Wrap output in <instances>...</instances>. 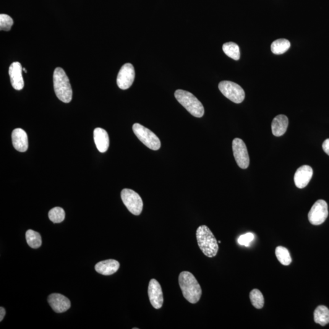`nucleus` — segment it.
<instances>
[{
  "instance_id": "nucleus-1",
  "label": "nucleus",
  "mask_w": 329,
  "mask_h": 329,
  "mask_svg": "<svg viewBox=\"0 0 329 329\" xmlns=\"http://www.w3.org/2000/svg\"><path fill=\"white\" fill-rule=\"evenodd\" d=\"M179 284L183 296L191 304H196L202 295V289L197 279L189 271H183L179 276Z\"/></svg>"
},
{
  "instance_id": "nucleus-2",
  "label": "nucleus",
  "mask_w": 329,
  "mask_h": 329,
  "mask_svg": "<svg viewBox=\"0 0 329 329\" xmlns=\"http://www.w3.org/2000/svg\"><path fill=\"white\" fill-rule=\"evenodd\" d=\"M197 239L203 254L208 257H213L217 254L219 247L217 240L207 226L202 225L197 229Z\"/></svg>"
},
{
  "instance_id": "nucleus-3",
  "label": "nucleus",
  "mask_w": 329,
  "mask_h": 329,
  "mask_svg": "<svg viewBox=\"0 0 329 329\" xmlns=\"http://www.w3.org/2000/svg\"><path fill=\"white\" fill-rule=\"evenodd\" d=\"M53 83L57 97L65 103L72 100L73 91L69 78L62 68L57 67L53 74Z\"/></svg>"
},
{
  "instance_id": "nucleus-4",
  "label": "nucleus",
  "mask_w": 329,
  "mask_h": 329,
  "mask_svg": "<svg viewBox=\"0 0 329 329\" xmlns=\"http://www.w3.org/2000/svg\"><path fill=\"white\" fill-rule=\"evenodd\" d=\"M174 96L177 101L193 116L201 118L205 114V108L202 103L189 91L177 90Z\"/></svg>"
},
{
  "instance_id": "nucleus-5",
  "label": "nucleus",
  "mask_w": 329,
  "mask_h": 329,
  "mask_svg": "<svg viewBox=\"0 0 329 329\" xmlns=\"http://www.w3.org/2000/svg\"><path fill=\"white\" fill-rule=\"evenodd\" d=\"M133 131L143 144L151 150L157 151L161 148V143L157 135L148 128L139 123H135L132 126Z\"/></svg>"
},
{
  "instance_id": "nucleus-6",
  "label": "nucleus",
  "mask_w": 329,
  "mask_h": 329,
  "mask_svg": "<svg viewBox=\"0 0 329 329\" xmlns=\"http://www.w3.org/2000/svg\"><path fill=\"white\" fill-rule=\"evenodd\" d=\"M218 88L224 96L235 103H241L245 100V91L236 83L224 81L219 83Z\"/></svg>"
},
{
  "instance_id": "nucleus-7",
  "label": "nucleus",
  "mask_w": 329,
  "mask_h": 329,
  "mask_svg": "<svg viewBox=\"0 0 329 329\" xmlns=\"http://www.w3.org/2000/svg\"><path fill=\"white\" fill-rule=\"evenodd\" d=\"M121 197L128 210L133 215H139L142 213L143 203L142 198L134 190L124 189L122 190Z\"/></svg>"
},
{
  "instance_id": "nucleus-8",
  "label": "nucleus",
  "mask_w": 329,
  "mask_h": 329,
  "mask_svg": "<svg viewBox=\"0 0 329 329\" xmlns=\"http://www.w3.org/2000/svg\"><path fill=\"white\" fill-rule=\"evenodd\" d=\"M328 215L327 203L325 200H319L311 208L308 218L313 225H320L326 220Z\"/></svg>"
},
{
  "instance_id": "nucleus-9",
  "label": "nucleus",
  "mask_w": 329,
  "mask_h": 329,
  "mask_svg": "<svg viewBox=\"0 0 329 329\" xmlns=\"http://www.w3.org/2000/svg\"><path fill=\"white\" fill-rule=\"evenodd\" d=\"M232 150L236 163L240 168L246 169L249 165V157L245 142L236 138L232 142Z\"/></svg>"
},
{
  "instance_id": "nucleus-10",
  "label": "nucleus",
  "mask_w": 329,
  "mask_h": 329,
  "mask_svg": "<svg viewBox=\"0 0 329 329\" xmlns=\"http://www.w3.org/2000/svg\"><path fill=\"white\" fill-rule=\"evenodd\" d=\"M135 79L134 68L131 64H124L122 67L117 77V83L122 90H126L131 87Z\"/></svg>"
},
{
  "instance_id": "nucleus-11",
  "label": "nucleus",
  "mask_w": 329,
  "mask_h": 329,
  "mask_svg": "<svg viewBox=\"0 0 329 329\" xmlns=\"http://www.w3.org/2000/svg\"><path fill=\"white\" fill-rule=\"evenodd\" d=\"M148 296L152 306L156 309H161L164 304V295L160 284L153 279L149 283Z\"/></svg>"
},
{
  "instance_id": "nucleus-12",
  "label": "nucleus",
  "mask_w": 329,
  "mask_h": 329,
  "mask_svg": "<svg viewBox=\"0 0 329 329\" xmlns=\"http://www.w3.org/2000/svg\"><path fill=\"white\" fill-rule=\"evenodd\" d=\"M23 68L18 62H13L9 69L10 82L14 89L20 90L24 87V81L22 76Z\"/></svg>"
},
{
  "instance_id": "nucleus-13",
  "label": "nucleus",
  "mask_w": 329,
  "mask_h": 329,
  "mask_svg": "<svg viewBox=\"0 0 329 329\" xmlns=\"http://www.w3.org/2000/svg\"><path fill=\"white\" fill-rule=\"evenodd\" d=\"M49 305L56 313L66 312L71 307V302L67 297L58 293L49 295L48 298Z\"/></svg>"
},
{
  "instance_id": "nucleus-14",
  "label": "nucleus",
  "mask_w": 329,
  "mask_h": 329,
  "mask_svg": "<svg viewBox=\"0 0 329 329\" xmlns=\"http://www.w3.org/2000/svg\"><path fill=\"white\" fill-rule=\"evenodd\" d=\"M313 169L309 165H303L297 169L294 180L295 185L299 189H304L307 186L313 176Z\"/></svg>"
},
{
  "instance_id": "nucleus-15",
  "label": "nucleus",
  "mask_w": 329,
  "mask_h": 329,
  "mask_svg": "<svg viewBox=\"0 0 329 329\" xmlns=\"http://www.w3.org/2000/svg\"><path fill=\"white\" fill-rule=\"evenodd\" d=\"M12 144L15 150L20 152H25L28 148L27 132L24 130L17 128L12 133Z\"/></svg>"
},
{
  "instance_id": "nucleus-16",
  "label": "nucleus",
  "mask_w": 329,
  "mask_h": 329,
  "mask_svg": "<svg viewBox=\"0 0 329 329\" xmlns=\"http://www.w3.org/2000/svg\"><path fill=\"white\" fill-rule=\"evenodd\" d=\"M94 141L96 148L101 153H105L109 146V137L106 130L100 127L96 128L93 132Z\"/></svg>"
},
{
  "instance_id": "nucleus-17",
  "label": "nucleus",
  "mask_w": 329,
  "mask_h": 329,
  "mask_svg": "<svg viewBox=\"0 0 329 329\" xmlns=\"http://www.w3.org/2000/svg\"><path fill=\"white\" fill-rule=\"evenodd\" d=\"M119 268L120 263L118 261L113 259L98 262L95 267L96 272L104 276H110L116 273L119 270Z\"/></svg>"
},
{
  "instance_id": "nucleus-18",
  "label": "nucleus",
  "mask_w": 329,
  "mask_h": 329,
  "mask_svg": "<svg viewBox=\"0 0 329 329\" xmlns=\"http://www.w3.org/2000/svg\"><path fill=\"white\" fill-rule=\"evenodd\" d=\"M288 126V119L284 115H279L274 118L271 124L273 134L281 137L286 132Z\"/></svg>"
},
{
  "instance_id": "nucleus-19",
  "label": "nucleus",
  "mask_w": 329,
  "mask_h": 329,
  "mask_svg": "<svg viewBox=\"0 0 329 329\" xmlns=\"http://www.w3.org/2000/svg\"><path fill=\"white\" fill-rule=\"evenodd\" d=\"M315 322L325 326L329 323V309L325 305H320L314 312Z\"/></svg>"
},
{
  "instance_id": "nucleus-20",
  "label": "nucleus",
  "mask_w": 329,
  "mask_h": 329,
  "mask_svg": "<svg viewBox=\"0 0 329 329\" xmlns=\"http://www.w3.org/2000/svg\"><path fill=\"white\" fill-rule=\"evenodd\" d=\"M290 45V42L287 39H278L271 44V51L275 54H284L288 50Z\"/></svg>"
},
{
  "instance_id": "nucleus-21",
  "label": "nucleus",
  "mask_w": 329,
  "mask_h": 329,
  "mask_svg": "<svg viewBox=\"0 0 329 329\" xmlns=\"http://www.w3.org/2000/svg\"><path fill=\"white\" fill-rule=\"evenodd\" d=\"M26 239L29 246L33 249H37L41 245V237L40 234L30 229L26 232Z\"/></svg>"
},
{
  "instance_id": "nucleus-22",
  "label": "nucleus",
  "mask_w": 329,
  "mask_h": 329,
  "mask_svg": "<svg viewBox=\"0 0 329 329\" xmlns=\"http://www.w3.org/2000/svg\"><path fill=\"white\" fill-rule=\"evenodd\" d=\"M224 53L227 56L233 59L235 61H239L240 57V52L239 45L236 43L228 42L223 46Z\"/></svg>"
},
{
  "instance_id": "nucleus-23",
  "label": "nucleus",
  "mask_w": 329,
  "mask_h": 329,
  "mask_svg": "<svg viewBox=\"0 0 329 329\" xmlns=\"http://www.w3.org/2000/svg\"><path fill=\"white\" fill-rule=\"evenodd\" d=\"M276 255L277 258L281 264L285 266L290 265L292 262L290 254L286 247H278L276 249Z\"/></svg>"
},
{
  "instance_id": "nucleus-24",
  "label": "nucleus",
  "mask_w": 329,
  "mask_h": 329,
  "mask_svg": "<svg viewBox=\"0 0 329 329\" xmlns=\"http://www.w3.org/2000/svg\"><path fill=\"white\" fill-rule=\"evenodd\" d=\"M249 297L252 305L255 309H261L264 306V297L258 289H252L250 292Z\"/></svg>"
},
{
  "instance_id": "nucleus-25",
  "label": "nucleus",
  "mask_w": 329,
  "mask_h": 329,
  "mask_svg": "<svg viewBox=\"0 0 329 329\" xmlns=\"http://www.w3.org/2000/svg\"><path fill=\"white\" fill-rule=\"evenodd\" d=\"M48 217L54 223H61L65 217V211L61 207H54L49 211Z\"/></svg>"
},
{
  "instance_id": "nucleus-26",
  "label": "nucleus",
  "mask_w": 329,
  "mask_h": 329,
  "mask_svg": "<svg viewBox=\"0 0 329 329\" xmlns=\"http://www.w3.org/2000/svg\"><path fill=\"white\" fill-rule=\"evenodd\" d=\"M14 24V21L8 15L1 14L0 15V30L9 31Z\"/></svg>"
},
{
  "instance_id": "nucleus-27",
  "label": "nucleus",
  "mask_w": 329,
  "mask_h": 329,
  "mask_svg": "<svg viewBox=\"0 0 329 329\" xmlns=\"http://www.w3.org/2000/svg\"><path fill=\"white\" fill-rule=\"evenodd\" d=\"M254 239V235L252 233H247L242 235L238 239V243L240 245H243L245 247H249L250 243H251Z\"/></svg>"
},
{
  "instance_id": "nucleus-28",
  "label": "nucleus",
  "mask_w": 329,
  "mask_h": 329,
  "mask_svg": "<svg viewBox=\"0 0 329 329\" xmlns=\"http://www.w3.org/2000/svg\"><path fill=\"white\" fill-rule=\"evenodd\" d=\"M323 149L325 152L329 156V138L326 139L323 144Z\"/></svg>"
},
{
  "instance_id": "nucleus-29",
  "label": "nucleus",
  "mask_w": 329,
  "mask_h": 329,
  "mask_svg": "<svg viewBox=\"0 0 329 329\" xmlns=\"http://www.w3.org/2000/svg\"><path fill=\"white\" fill-rule=\"evenodd\" d=\"M5 314H6V310L1 307L0 308V321H2L4 319Z\"/></svg>"
},
{
  "instance_id": "nucleus-30",
  "label": "nucleus",
  "mask_w": 329,
  "mask_h": 329,
  "mask_svg": "<svg viewBox=\"0 0 329 329\" xmlns=\"http://www.w3.org/2000/svg\"><path fill=\"white\" fill-rule=\"evenodd\" d=\"M23 70L24 71L25 73H27V70L25 69V68H23Z\"/></svg>"
}]
</instances>
